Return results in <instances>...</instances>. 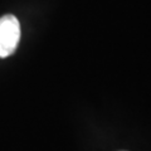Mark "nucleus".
<instances>
[{
  "instance_id": "f257e3e1",
  "label": "nucleus",
  "mask_w": 151,
  "mask_h": 151,
  "mask_svg": "<svg viewBox=\"0 0 151 151\" xmlns=\"http://www.w3.org/2000/svg\"><path fill=\"white\" fill-rule=\"evenodd\" d=\"M20 39V24L18 19L8 14L0 18V58L13 54Z\"/></svg>"
}]
</instances>
